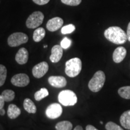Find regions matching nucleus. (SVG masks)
<instances>
[{
  "label": "nucleus",
  "mask_w": 130,
  "mask_h": 130,
  "mask_svg": "<svg viewBox=\"0 0 130 130\" xmlns=\"http://www.w3.org/2000/svg\"><path fill=\"white\" fill-rule=\"evenodd\" d=\"M107 40L117 45L123 44L127 40V36L122 29L119 27H110L104 31Z\"/></svg>",
  "instance_id": "1"
},
{
  "label": "nucleus",
  "mask_w": 130,
  "mask_h": 130,
  "mask_svg": "<svg viewBox=\"0 0 130 130\" xmlns=\"http://www.w3.org/2000/svg\"><path fill=\"white\" fill-rule=\"evenodd\" d=\"M82 69V62L79 58L69 60L65 63V73L68 77L74 78L78 75Z\"/></svg>",
  "instance_id": "2"
},
{
  "label": "nucleus",
  "mask_w": 130,
  "mask_h": 130,
  "mask_svg": "<svg viewBox=\"0 0 130 130\" xmlns=\"http://www.w3.org/2000/svg\"><path fill=\"white\" fill-rule=\"evenodd\" d=\"M105 81V75L104 72L102 71H97L92 79L89 81V88L93 92H99L104 85Z\"/></svg>",
  "instance_id": "3"
},
{
  "label": "nucleus",
  "mask_w": 130,
  "mask_h": 130,
  "mask_svg": "<svg viewBox=\"0 0 130 130\" xmlns=\"http://www.w3.org/2000/svg\"><path fill=\"white\" fill-rule=\"evenodd\" d=\"M58 100L64 106H73L77 102V96L71 90H64L58 94Z\"/></svg>",
  "instance_id": "4"
},
{
  "label": "nucleus",
  "mask_w": 130,
  "mask_h": 130,
  "mask_svg": "<svg viewBox=\"0 0 130 130\" xmlns=\"http://www.w3.org/2000/svg\"><path fill=\"white\" fill-rule=\"evenodd\" d=\"M28 40V37L26 34L18 32L13 33L7 39V43L10 46L16 47L27 43Z\"/></svg>",
  "instance_id": "5"
},
{
  "label": "nucleus",
  "mask_w": 130,
  "mask_h": 130,
  "mask_svg": "<svg viewBox=\"0 0 130 130\" xmlns=\"http://www.w3.org/2000/svg\"><path fill=\"white\" fill-rule=\"evenodd\" d=\"M44 15L41 12L37 11L29 16L26 21V25L28 28H36L42 24Z\"/></svg>",
  "instance_id": "6"
},
{
  "label": "nucleus",
  "mask_w": 130,
  "mask_h": 130,
  "mask_svg": "<svg viewBox=\"0 0 130 130\" xmlns=\"http://www.w3.org/2000/svg\"><path fill=\"white\" fill-rule=\"evenodd\" d=\"M62 111V107L60 104L53 103L47 107L45 113L48 118L51 119H55L61 116Z\"/></svg>",
  "instance_id": "7"
},
{
  "label": "nucleus",
  "mask_w": 130,
  "mask_h": 130,
  "mask_svg": "<svg viewBox=\"0 0 130 130\" xmlns=\"http://www.w3.org/2000/svg\"><path fill=\"white\" fill-rule=\"evenodd\" d=\"M11 83L16 87H25L30 83L29 77L25 74H18L14 75L11 79Z\"/></svg>",
  "instance_id": "8"
},
{
  "label": "nucleus",
  "mask_w": 130,
  "mask_h": 130,
  "mask_svg": "<svg viewBox=\"0 0 130 130\" xmlns=\"http://www.w3.org/2000/svg\"><path fill=\"white\" fill-rule=\"evenodd\" d=\"M49 65L45 61H42L34 66L32 69L33 76L36 78H40L45 75L48 72Z\"/></svg>",
  "instance_id": "9"
},
{
  "label": "nucleus",
  "mask_w": 130,
  "mask_h": 130,
  "mask_svg": "<svg viewBox=\"0 0 130 130\" xmlns=\"http://www.w3.org/2000/svg\"><path fill=\"white\" fill-rule=\"evenodd\" d=\"M48 83L53 87L62 88L66 86L67 81L62 76H51L48 78Z\"/></svg>",
  "instance_id": "10"
},
{
  "label": "nucleus",
  "mask_w": 130,
  "mask_h": 130,
  "mask_svg": "<svg viewBox=\"0 0 130 130\" xmlns=\"http://www.w3.org/2000/svg\"><path fill=\"white\" fill-rule=\"evenodd\" d=\"M63 24V20L61 18L55 17L48 21L46 24V28L50 31L53 32L58 30Z\"/></svg>",
  "instance_id": "11"
},
{
  "label": "nucleus",
  "mask_w": 130,
  "mask_h": 130,
  "mask_svg": "<svg viewBox=\"0 0 130 130\" xmlns=\"http://www.w3.org/2000/svg\"><path fill=\"white\" fill-rule=\"evenodd\" d=\"M63 53V48L60 45H56L54 46L51 50V54L50 57L51 62H58L62 57Z\"/></svg>",
  "instance_id": "12"
},
{
  "label": "nucleus",
  "mask_w": 130,
  "mask_h": 130,
  "mask_svg": "<svg viewBox=\"0 0 130 130\" xmlns=\"http://www.w3.org/2000/svg\"><path fill=\"white\" fill-rule=\"evenodd\" d=\"M126 55V49L123 46L118 47L113 54V60L114 62L119 63L123 60Z\"/></svg>",
  "instance_id": "13"
},
{
  "label": "nucleus",
  "mask_w": 130,
  "mask_h": 130,
  "mask_svg": "<svg viewBox=\"0 0 130 130\" xmlns=\"http://www.w3.org/2000/svg\"><path fill=\"white\" fill-rule=\"evenodd\" d=\"M15 60L18 64H24L27 63L28 60V52L25 48H21L16 53Z\"/></svg>",
  "instance_id": "14"
},
{
  "label": "nucleus",
  "mask_w": 130,
  "mask_h": 130,
  "mask_svg": "<svg viewBox=\"0 0 130 130\" xmlns=\"http://www.w3.org/2000/svg\"><path fill=\"white\" fill-rule=\"evenodd\" d=\"M21 111L20 108L14 104H10L8 107L7 115L11 119H14L17 118L21 115Z\"/></svg>",
  "instance_id": "15"
},
{
  "label": "nucleus",
  "mask_w": 130,
  "mask_h": 130,
  "mask_svg": "<svg viewBox=\"0 0 130 130\" xmlns=\"http://www.w3.org/2000/svg\"><path fill=\"white\" fill-rule=\"evenodd\" d=\"M122 126L127 129H130V110L123 112L120 118Z\"/></svg>",
  "instance_id": "16"
},
{
  "label": "nucleus",
  "mask_w": 130,
  "mask_h": 130,
  "mask_svg": "<svg viewBox=\"0 0 130 130\" xmlns=\"http://www.w3.org/2000/svg\"><path fill=\"white\" fill-rule=\"evenodd\" d=\"M24 108L29 113H35L36 112V107L30 99L26 98L24 101Z\"/></svg>",
  "instance_id": "17"
},
{
  "label": "nucleus",
  "mask_w": 130,
  "mask_h": 130,
  "mask_svg": "<svg viewBox=\"0 0 130 130\" xmlns=\"http://www.w3.org/2000/svg\"><path fill=\"white\" fill-rule=\"evenodd\" d=\"M45 30L43 28L40 27L37 28L33 32V38L34 41L36 42H39L43 39L45 36Z\"/></svg>",
  "instance_id": "18"
},
{
  "label": "nucleus",
  "mask_w": 130,
  "mask_h": 130,
  "mask_svg": "<svg viewBox=\"0 0 130 130\" xmlns=\"http://www.w3.org/2000/svg\"><path fill=\"white\" fill-rule=\"evenodd\" d=\"M72 124L71 122L64 121L57 123L56 125V130H72Z\"/></svg>",
  "instance_id": "19"
},
{
  "label": "nucleus",
  "mask_w": 130,
  "mask_h": 130,
  "mask_svg": "<svg viewBox=\"0 0 130 130\" xmlns=\"http://www.w3.org/2000/svg\"><path fill=\"white\" fill-rule=\"evenodd\" d=\"M1 95L4 100L5 102H10L12 101L14 99V97H15V93H14V91L12 90H5L3 91L1 93Z\"/></svg>",
  "instance_id": "20"
},
{
  "label": "nucleus",
  "mask_w": 130,
  "mask_h": 130,
  "mask_svg": "<svg viewBox=\"0 0 130 130\" xmlns=\"http://www.w3.org/2000/svg\"><path fill=\"white\" fill-rule=\"evenodd\" d=\"M49 95L48 90L46 88H42L39 90L37 91L35 94V99L37 101H40L42 99Z\"/></svg>",
  "instance_id": "21"
},
{
  "label": "nucleus",
  "mask_w": 130,
  "mask_h": 130,
  "mask_svg": "<svg viewBox=\"0 0 130 130\" xmlns=\"http://www.w3.org/2000/svg\"><path fill=\"white\" fill-rule=\"evenodd\" d=\"M118 93L123 98L130 100V86H124L119 88Z\"/></svg>",
  "instance_id": "22"
},
{
  "label": "nucleus",
  "mask_w": 130,
  "mask_h": 130,
  "mask_svg": "<svg viewBox=\"0 0 130 130\" xmlns=\"http://www.w3.org/2000/svg\"><path fill=\"white\" fill-rule=\"evenodd\" d=\"M7 71L4 65L0 64V87L4 85L7 77Z\"/></svg>",
  "instance_id": "23"
},
{
  "label": "nucleus",
  "mask_w": 130,
  "mask_h": 130,
  "mask_svg": "<svg viewBox=\"0 0 130 130\" xmlns=\"http://www.w3.org/2000/svg\"><path fill=\"white\" fill-rule=\"evenodd\" d=\"M75 30V27L73 24H69V25L64 26L61 30V32L63 35H67V34L72 33Z\"/></svg>",
  "instance_id": "24"
},
{
  "label": "nucleus",
  "mask_w": 130,
  "mask_h": 130,
  "mask_svg": "<svg viewBox=\"0 0 130 130\" xmlns=\"http://www.w3.org/2000/svg\"><path fill=\"white\" fill-rule=\"evenodd\" d=\"M105 129L107 130H123L121 126L113 122H108L105 125Z\"/></svg>",
  "instance_id": "25"
},
{
  "label": "nucleus",
  "mask_w": 130,
  "mask_h": 130,
  "mask_svg": "<svg viewBox=\"0 0 130 130\" xmlns=\"http://www.w3.org/2000/svg\"><path fill=\"white\" fill-rule=\"evenodd\" d=\"M82 0H61L63 4L71 6H77L81 3Z\"/></svg>",
  "instance_id": "26"
},
{
  "label": "nucleus",
  "mask_w": 130,
  "mask_h": 130,
  "mask_svg": "<svg viewBox=\"0 0 130 130\" xmlns=\"http://www.w3.org/2000/svg\"><path fill=\"white\" fill-rule=\"evenodd\" d=\"M71 45V40L68 37H64L63 39L61 41L60 46L62 47L63 49H68L69 48Z\"/></svg>",
  "instance_id": "27"
},
{
  "label": "nucleus",
  "mask_w": 130,
  "mask_h": 130,
  "mask_svg": "<svg viewBox=\"0 0 130 130\" xmlns=\"http://www.w3.org/2000/svg\"><path fill=\"white\" fill-rule=\"evenodd\" d=\"M50 1V0H32L34 3L37 5H40V6L46 4L47 3H49Z\"/></svg>",
  "instance_id": "28"
},
{
  "label": "nucleus",
  "mask_w": 130,
  "mask_h": 130,
  "mask_svg": "<svg viewBox=\"0 0 130 130\" xmlns=\"http://www.w3.org/2000/svg\"><path fill=\"white\" fill-rule=\"evenodd\" d=\"M4 102H5V101L4 100V98H3L2 95H0V109H2L3 108V107H4Z\"/></svg>",
  "instance_id": "29"
},
{
  "label": "nucleus",
  "mask_w": 130,
  "mask_h": 130,
  "mask_svg": "<svg viewBox=\"0 0 130 130\" xmlns=\"http://www.w3.org/2000/svg\"><path fill=\"white\" fill-rule=\"evenodd\" d=\"M126 36H127V39L130 42V22H129V24H128V25Z\"/></svg>",
  "instance_id": "30"
},
{
  "label": "nucleus",
  "mask_w": 130,
  "mask_h": 130,
  "mask_svg": "<svg viewBox=\"0 0 130 130\" xmlns=\"http://www.w3.org/2000/svg\"><path fill=\"white\" fill-rule=\"evenodd\" d=\"M86 130H98L97 128H96L95 126H93V125H87L86 128Z\"/></svg>",
  "instance_id": "31"
},
{
  "label": "nucleus",
  "mask_w": 130,
  "mask_h": 130,
  "mask_svg": "<svg viewBox=\"0 0 130 130\" xmlns=\"http://www.w3.org/2000/svg\"><path fill=\"white\" fill-rule=\"evenodd\" d=\"M5 113H6V111H5V110L3 109V108L0 109V115H1V116H4Z\"/></svg>",
  "instance_id": "32"
},
{
  "label": "nucleus",
  "mask_w": 130,
  "mask_h": 130,
  "mask_svg": "<svg viewBox=\"0 0 130 130\" xmlns=\"http://www.w3.org/2000/svg\"><path fill=\"white\" fill-rule=\"evenodd\" d=\"M74 130H83V129L82 126H81L78 125L74 128Z\"/></svg>",
  "instance_id": "33"
},
{
  "label": "nucleus",
  "mask_w": 130,
  "mask_h": 130,
  "mask_svg": "<svg viewBox=\"0 0 130 130\" xmlns=\"http://www.w3.org/2000/svg\"><path fill=\"white\" fill-rule=\"evenodd\" d=\"M47 47H48V46H47V45H45V46H44V48H47Z\"/></svg>",
  "instance_id": "34"
}]
</instances>
